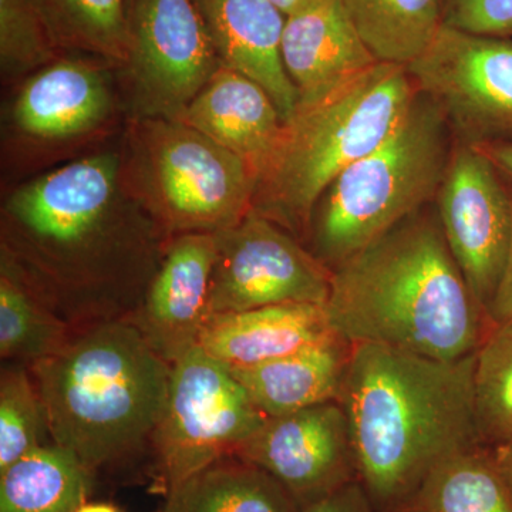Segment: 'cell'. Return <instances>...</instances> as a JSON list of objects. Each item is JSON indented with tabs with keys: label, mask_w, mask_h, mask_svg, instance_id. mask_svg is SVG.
Wrapping results in <instances>:
<instances>
[{
	"label": "cell",
	"mask_w": 512,
	"mask_h": 512,
	"mask_svg": "<svg viewBox=\"0 0 512 512\" xmlns=\"http://www.w3.org/2000/svg\"><path fill=\"white\" fill-rule=\"evenodd\" d=\"M168 241L128 187L121 151L43 174L2 205L0 255L73 329L136 311Z\"/></svg>",
	"instance_id": "obj_1"
},
{
	"label": "cell",
	"mask_w": 512,
	"mask_h": 512,
	"mask_svg": "<svg viewBox=\"0 0 512 512\" xmlns=\"http://www.w3.org/2000/svg\"><path fill=\"white\" fill-rule=\"evenodd\" d=\"M476 353L454 362L356 343L340 406L357 476L376 512H397L448 458L484 446L474 406Z\"/></svg>",
	"instance_id": "obj_2"
},
{
	"label": "cell",
	"mask_w": 512,
	"mask_h": 512,
	"mask_svg": "<svg viewBox=\"0 0 512 512\" xmlns=\"http://www.w3.org/2000/svg\"><path fill=\"white\" fill-rule=\"evenodd\" d=\"M346 342L454 362L495 325L448 248L437 211L421 210L332 269L325 305Z\"/></svg>",
	"instance_id": "obj_3"
},
{
	"label": "cell",
	"mask_w": 512,
	"mask_h": 512,
	"mask_svg": "<svg viewBox=\"0 0 512 512\" xmlns=\"http://www.w3.org/2000/svg\"><path fill=\"white\" fill-rule=\"evenodd\" d=\"M29 369L45 407L50 443L93 476L151 446L173 365L131 323L76 329L59 352Z\"/></svg>",
	"instance_id": "obj_4"
},
{
	"label": "cell",
	"mask_w": 512,
	"mask_h": 512,
	"mask_svg": "<svg viewBox=\"0 0 512 512\" xmlns=\"http://www.w3.org/2000/svg\"><path fill=\"white\" fill-rule=\"evenodd\" d=\"M419 93L407 67L377 62L322 97L296 104L259 177L252 210L306 241L329 185L393 133Z\"/></svg>",
	"instance_id": "obj_5"
},
{
	"label": "cell",
	"mask_w": 512,
	"mask_h": 512,
	"mask_svg": "<svg viewBox=\"0 0 512 512\" xmlns=\"http://www.w3.org/2000/svg\"><path fill=\"white\" fill-rule=\"evenodd\" d=\"M454 137L419 93L392 134L346 168L313 211L306 248L329 269L343 264L436 200Z\"/></svg>",
	"instance_id": "obj_6"
},
{
	"label": "cell",
	"mask_w": 512,
	"mask_h": 512,
	"mask_svg": "<svg viewBox=\"0 0 512 512\" xmlns=\"http://www.w3.org/2000/svg\"><path fill=\"white\" fill-rule=\"evenodd\" d=\"M121 153L128 187L168 238L217 234L254 208L255 171L183 121H130Z\"/></svg>",
	"instance_id": "obj_7"
},
{
	"label": "cell",
	"mask_w": 512,
	"mask_h": 512,
	"mask_svg": "<svg viewBox=\"0 0 512 512\" xmlns=\"http://www.w3.org/2000/svg\"><path fill=\"white\" fill-rule=\"evenodd\" d=\"M266 419L231 367L200 346L192 349L173 365L151 439L165 493L215 461L235 456Z\"/></svg>",
	"instance_id": "obj_8"
},
{
	"label": "cell",
	"mask_w": 512,
	"mask_h": 512,
	"mask_svg": "<svg viewBox=\"0 0 512 512\" xmlns=\"http://www.w3.org/2000/svg\"><path fill=\"white\" fill-rule=\"evenodd\" d=\"M222 66L194 0H130L119 70L128 119L180 121Z\"/></svg>",
	"instance_id": "obj_9"
},
{
	"label": "cell",
	"mask_w": 512,
	"mask_h": 512,
	"mask_svg": "<svg viewBox=\"0 0 512 512\" xmlns=\"http://www.w3.org/2000/svg\"><path fill=\"white\" fill-rule=\"evenodd\" d=\"M407 70L439 107L454 140L474 147L512 143V37L443 25Z\"/></svg>",
	"instance_id": "obj_10"
},
{
	"label": "cell",
	"mask_w": 512,
	"mask_h": 512,
	"mask_svg": "<svg viewBox=\"0 0 512 512\" xmlns=\"http://www.w3.org/2000/svg\"><path fill=\"white\" fill-rule=\"evenodd\" d=\"M214 238L212 312L328 302L332 269L264 215L251 210L244 220L217 232Z\"/></svg>",
	"instance_id": "obj_11"
},
{
	"label": "cell",
	"mask_w": 512,
	"mask_h": 512,
	"mask_svg": "<svg viewBox=\"0 0 512 512\" xmlns=\"http://www.w3.org/2000/svg\"><path fill=\"white\" fill-rule=\"evenodd\" d=\"M501 175L480 148L454 140L434 200L448 248L487 312L503 276L512 234L510 188Z\"/></svg>",
	"instance_id": "obj_12"
},
{
	"label": "cell",
	"mask_w": 512,
	"mask_h": 512,
	"mask_svg": "<svg viewBox=\"0 0 512 512\" xmlns=\"http://www.w3.org/2000/svg\"><path fill=\"white\" fill-rule=\"evenodd\" d=\"M235 457L271 474L301 510L359 480L348 417L339 402L268 417Z\"/></svg>",
	"instance_id": "obj_13"
},
{
	"label": "cell",
	"mask_w": 512,
	"mask_h": 512,
	"mask_svg": "<svg viewBox=\"0 0 512 512\" xmlns=\"http://www.w3.org/2000/svg\"><path fill=\"white\" fill-rule=\"evenodd\" d=\"M215 252L214 234L170 238L143 299L126 319L170 365L200 345L202 330L214 313L211 278Z\"/></svg>",
	"instance_id": "obj_14"
},
{
	"label": "cell",
	"mask_w": 512,
	"mask_h": 512,
	"mask_svg": "<svg viewBox=\"0 0 512 512\" xmlns=\"http://www.w3.org/2000/svg\"><path fill=\"white\" fill-rule=\"evenodd\" d=\"M113 63L64 53L23 82L12 106V123L40 143L89 136L111 119L116 107Z\"/></svg>",
	"instance_id": "obj_15"
},
{
	"label": "cell",
	"mask_w": 512,
	"mask_h": 512,
	"mask_svg": "<svg viewBox=\"0 0 512 512\" xmlns=\"http://www.w3.org/2000/svg\"><path fill=\"white\" fill-rule=\"evenodd\" d=\"M281 55L298 103L322 97L377 63L342 0H316L286 16Z\"/></svg>",
	"instance_id": "obj_16"
},
{
	"label": "cell",
	"mask_w": 512,
	"mask_h": 512,
	"mask_svg": "<svg viewBox=\"0 0 512 512\" xmlns=\"http://www.w3.org/2000/svg\"><path fill=\"white\" fill-rule=\"evenodd\" d=\"M222 64L258 83L284 123L298 104L281 42L286 16L271 0H194Z\"/></svg>",
	"instance_id": "obj_17"
},
{
	"label": "cell",
	"mask_w": 512,
	"mask_h": 512,
	"mask_svg": "<svg viewBox=\"0 0 512 512\" xmlns=\"http://www.w3.org/2000/svg\"><path fill=\"white\" fill-rule=\"evenodd\" d=\"M180 121L242 158L258 180L284 130V119L271 96L254 80L224 64Z\"/></svg>",
	"instance_id": "obj_18"
},
{
	"label": "cell",
	"mask_w": 512,
	"mask_h": 512,
	"mask_svg": "<svg viewBox=\"0 0 512 512\" xmlns=\"http://www.w3.org/2000/svg\"><path fill=\"white\" fill-rule=\"evenodd\" d=\"M335 336L325 305L282 303L212 313L198 346L224 365L238 369L292 355Z\"/></svg>",
	"instance_id": "obj_19"
},
{
	"label": "cell",
	"mask_w": 512,
	"mask_h": 512,
	"mask_svg": "<svg viewBox=\"0 0 512 512\" xmlns=\"http://www.w3.org/2000/svg\"><path fill=\"white\" fill-rule=\"evenodd\" d=\"M352 353L340 336L261 365L231 369L266 417L338 402Z\"/></svg>",
	"instance_id": "obj_20"
},
{
	"label": "cell",
	"mask_w": 512,
	"mask_h": 512,
	"mask_svg": "<svg viewBox=\"0 0 512 512\" xmlns=\"http://www.w3.org/2000/svg\"><path fill=\"white\" fill-rule=\"evenodd\" d=\"M165 494L163 512H301L271 474L235 456L202 468Z\"/></svg>",
	"instance_id": "obj_21"
},
{
	"label": "cell",
	"mask_w": 512,
	"mask_h": 512,
	"mask_svg": "<svg viewBox=\"0 0 512 512\" xmlns=\"http://www.w3.org/2000/svg\"><path fill=\"white\" fill-rule=\"evenodd\" d=\"M72 326L60 318L8 256L0 255V357L32 367L69 342Z\"/></svg>",
	"instance_id": "obj_22"
},
{
	"label": "cell",
	"mask_w": 512,
	"mask_h": 512,
	"mask_svg": "<svg viewBox=\"0 0 512 512\" xmlns=\"http://www.w3.org/2000/svg\"><path fill=\"white\" fill-rule=\"evenodd\" d=\"M92 480L72 454L45 444L0 474V512H76Z\"/></svg>",
	"instance_id": "obj_23"
},
{
	"label": "cell",
	"mask_w": 512,
	"mask_h": 512,
	"mask_svg": "<svg viewBox=\"0 0 512 512\" xmlns=\"http://www.w3.org/2000/svg\"><path fill=\"white\" fill-rule=\"evenodd\" d=\"M397 512H512L493 450L481 446L434 468Z\"/></svg>",
	"instance_id": "obj_24"
},
{
	"label": "cell",
	"mask_w": 512,
	"mask_h": 512,
	"mask_svg": "<svg viewBox=\"0 0 512 512\" xmlns=\"http://www.w3.org/2000/svg\"><path fill=\"white\" fill-rule=\"evenodd\" d=\"M377 62L407 67L443 28L441 0H342Z\"/></svg>",
	"instance_id": "obj_25"
},
{
	"label": "cell",
	"mask_w": 512,
	"mask_h": 512,
	"mask_svg": "<svg viewBox=\"0 0 512 512\" xmlns=\"http://www.w3.org/2000/svg\"><path fill=\"white\" fill-rule=\"evenodd\" d=\"M63 53L121 66L127 56L128 0H26Z\"/></svg>",
	"instance_id": "obj_26"
},
{
	"label": "cell",
	"mask_w": 512,
	"mask_h": 512,
	"mask_svg": "<svg viewBox=\"0 0 512 512\" xmlns=\"http://www.w3.org/2000/svg\"><path fill=\"white\" fill-rule=\"evenodd\" d=\"M474 406L488 448L512 446V320L495 323L476 352Z\"/></svg>",
	"instance_id": "obj_27"
},
{
	"label": "cell",
	"mask_w": 512,
	"mask_h": 512,
	"mask_svg": "<svg viewBox=\"0 0 512 512\" xmlns=\"http://www.w3.org/2000/svg\"><path fill=\"white\" fill-rule=\"evenodd\" d=\"M45 407L28 366L3 363L0 372V474L45 446Z\"/></svg>",
	"instance_id": "obj_28"
},
{
	"label": "cell",
	"mask_w": 512,
	"mask_h": 512,
	"mask_svg": "<svg viewBox=\"0 0 512 512\" xmlns=\"http://www.w3.org/2000/svg\"><path fill=\"white\" fill-rule=\"evenodd\" d=\"M64 55L26 0H0V70L16 80L39 72Z\"/></svg>",
	"instance_id": "obj_29"
},
{
	"label": "cell",
	"mask_w": 512,
	"mask_h": 512,
	"mask_svg": "<svg viewBox=\"0 0 512 512\" xmlns=\"http://www.w3.org/2000/svg\"><path fill=\"white\" fill-rule=\"evenodd\" d=\"M443 25L474 35L512 37V0H441Z\"/></svg>",
	"instance_id": "obj_30"
},
{
	"label": "cell",
	"mask_w": 512,
	"mask_h": 512,
	"mask_svg": "<svg viewBox=\"0 0 512 512\" xmlns=\"http://www.w3.org/2000/svg\"><path fill=\"white\" fill-rule=\"evenodd\" d=\"M301 512H376V510L365 487L357 480L339 488L328 497L302 508Z\"/></svg>",
	"instance_id": "obj_31"
},
{
	"label": "cell",
	"mask_w": 512,
	"mask_h": 512,
	"mask_svg": "<svg viewBox=\"0 0 512 512\" xmlns=\"http://www.w3.org/2000/svg\"><path fill=\"white\" fill-rule=\"evenodd\" d=\"M508 188H510L512 204V187ZM488 316H490L494 323L512 320V234L503 276H501L493 302H491L490 308H488Z\"/></svg>",
	"instance_id": "obj_32"
},
{
	"label": "cell",
	"mask_w": 512,
	"mask_h": 512,
	"mask_svg": "<svg viewBox=\"0 0 512 512\" xmlns=\"http://www.w3.org/2000/svg\"><path fill=\"white\" fill-rule=\"evenodd\" d=\"M490 158L504 177L512 181V143H493L478 146Z\"/></svg>",
	"instance_id": "obj_33"
},
{
	"label": "cell",
	"mask_w": 512,
	"mask_h": 512,
	"mask_svg": "<svg viewBox=\"0 0 512 512\" xmlns=\"http://www.w3.org/2000/svg\"><path fill=\"white\" fill-rule=\"evenodd\" d=\"M493 454L498 471H500L501 477H503L504 483L507 485L512 497V446L494 448Z\"/></svg>",
	"instance_id": "obj_34"
},
{
	"label": "cell",
	"mask_w": 512,
	"mask_h": 512,
	"mask_svg": "<svg viewBox=\"0 0 512 512\" xmlns=\"http://www.w3.org/2000/svg\"><path fill=\"white\" fill-rule=\"evenodd\" d=\"M272 3L284 13L285 16H291L316 0H271Z\"/></svg>",
	"instance_id": "obj_35"
},
{
	"label": "cell",
	"mask_w": 512,
	"mask_h": 512,
	"mask_svg": "<svg viewBox=\"0 0 512 512\" xmlns=\"http://www.w3.org/2000/svg\"><path fill=\"white\" fill-rule=\"evenodd\" d=\"M76 512H120L113 505L106 503H84Z\"/></svg>",
	"instance_id": "obj_36"
},
{
	"label": "cell",
	"mask_w": 512,
	"mask_h": 512,
	"mask_svg": "<svg viewBox=\"0 0 512 512\" xmlns=\"http://www.w3.org/2000/svg\"><path fill=\"white\" fill-rule=\"evenodd\" d=\"M128 2H130V0H128Z\"/></svg>",
	"instance_id": "obj_37"
}]
</instances>
